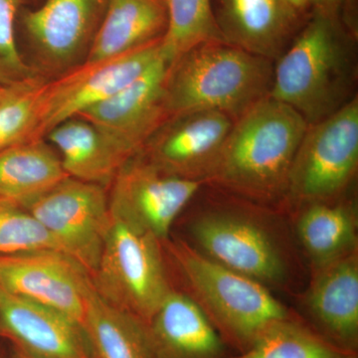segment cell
<instances>
[{
    "label": "cell",
    "mask_w": 358,
    "mask_h": 358,
    "mask_svg": "<svg viewBox=\"0 0 358 358\" xmlns=\"http://www.w3.org/2000/svg\"><path fill=\"white\" fill-rule=\"evenodd\" d=\"M45 138L59 150L70 178L109 188L131 155L91 122L73 117L51 129Z\"/></svg>",
    "instance_id": "19"
},
{
    "label": "cell",
    "mask_w": 358,
    "mask_h": 358,
    "mask_svg": "<svg viewBox=\"0 0 358 358\" xmlns=\"http://www.w3.org/2000/svg\"><path fill=\"white\" fill-rule=\"evenodd\" d=\"M48 78L44 75L0 85V152L39 140L41 96Z\"/></svg>",
    "instance_id": "25"
},
{
    "label": "cell",
    "mask_w": 358,
    "mask_h": 358,
    "mask_svg": "<svg viewBox=\"0 0 358 358\" xmlns=\"http://www.w3.org/2000/svg\"><path fill=\"white\" fill-rule=\"evenodd\" d=\"M274 61L227 43L206 42L176 59L166 85L171 117L214 110L236 120L270 95Z\"/></svg>",
    "instance_id": "3"
},
{
    "label": "cell",
    "mask_w": 358,
    "mask_h": 358,
    "mask_svg": "<svg viewBox=\"0 0 358 358\" xmlns=\"http://www.w3.org/2000/svg\"><path fill=\"white\" fill-rule=\"evenodd\" d=\"M11 350H13L14 357L15 358H30L29 357H27V355H23V353L17 352V350H13V348H11Z\"/></svg>",
    "instance_id": "32"
},
{
    "label": "cell",
    "mask_w": 358,
    "mask_h": 358,
    "mask_svg": "<svg viewBox=\"0 0 358 358\" xmlns=\"http://www.w3.org/2000/svg\"><path fill=\"white\" fill-rule=\"evenodd\" d=\"M60 157L45 138L0 152V199L21 206L67 178Z\"/></svg>",
    "instance_id": "21"
},
{
    "label": "cell",
    "mask_w": 358,
    "mask_h": 358,
    "mask_svg": "<svg viewBox=\"0 0 358 358\" xmlns=\"http://www.w3.org/2000/svg\"><path fill=\"white\" fill-rule=\"evenodd\" d=\"M234 120L214 110H195L169 120L140 154L159 171L203 182L210 178Z\"/></svg>",
    "instance_id": "13"
},
{
    "label": "cell",
    "mask_w": 358,
    "mask_h": 358,
    "mask_svg": "<svg viewBox=\"0 0 358 358\" xmlns=\"http://www.w3.org/2000/svg\"><path fill=\"white\" fill-rule=\"evenodd\" d=\"M345 2L346 0H310V6H313V10L341 14V9Z\"/></svg>",
    "instance_id": "29"
},
{
    "label": "cell",
    "mask_w": 358,
    "mask_h": 358,
    "mask_svg": "<svg viewBox=\"0 0 358 358\" xmlns=\"http://www.w3.org/2000/svg\"><path fill=\"white\" fill-rule=\"evenodd\" d=\"M171 65V59L162 52L154 64L131 84L77 117L100 129L131 157L140 154L152 134L171 117L166 85Z\"/></svg>",
    "instance_id": "12"
},
{
    "label": "cell",
    "mask_w": 358,
    "mask_h": 358,
    "mask_svg": "<svg viewBox=\"0 0 358 358\" xmlns=\"http://www.w3.org/2000/svg\"><path fill=\"white\" fill-rule=\"evenodd\" d=\"M91 277L96 294L106 303L145 324L171 289L159 240L113 218Z\"/></svg>",
    "instance_id": "5"
},
{
    "label": "cell",
    "mask_w": 358,
    "mask_h": 358,
    "mask_svg": "<svg viewBox=\"0 0 358 358\" xmlns=\"http://www.w3.org/2000/svg\"><path fill=\"white\" fill-rule=\"evenodd\" d=\"M169 25L162 49L174 62L185 52L206 42H226L211 0H167Z\"/></svg>",
    "instance_id": "26"
},
{
    "label": "cell",
    "mask_w": 358,
    "mask_h": 358,
    "mask_svg": "<svg viewBox=\"0 0 358 358\" xmlns=\"http://www.w3.org/2000/svg\"><path fill=\"white\" fill-rule=\"evenodd\" d=\"M0 288L64 313L84 327L94 285L88 270L73 257L45 249L0 256Z\"/></svg>",
    "instance_id": "10"
},
{
    "label": "cell",
    "mask_w": 358,
    "mask_h": 358,
    "mask_svg": "<svg viewBox=\"0 0 358 358\" xmlns=\"http://www.w3.org/2000/svg\"><path fill=\"white\" fill-rule=\"evenodd\" d=\"M201 185L202 181L164 173L141 154L134 155L108 188L110 216L164 241L174 220Z\"/></svg>",
    "instance_id": "9"
},
{
    "label": "cell",
    "mask_w": 358,
    "mask_h": 358,
    "mask_svg": "<svg viewBox=\"0 0 358 358\" xmlns=\"http://www.w3.org/2000/svg\"><path fill=\"white\" fill-rule=\"evenodd\" d=\"M50 233L59 248L92 275L112 224L108 188L67 178L24 205Z\"/></svg>",
    "instance_id": "6"
},
{
    "label": "cell",
    "mask_w": 358,
    "mask_h": 358,
    "mask_svg": "<svg viewBox=\"0 0 358 358\" xmlns=\"http://www.w3.org/2000/svg\"><path fill=\"white\" fill-rule=\"evenodd\" d=\"M0 339H2L1 327H0Z\"/></svg>",
    "instance_id": "33"
},
{
    "label": "cell",
    "mask_w": 358,
    "mask_h": 358,
    "mask_svg": "<svg viewBox=\"0 0 358 358\" xmlns=\"http://www.w3.org/2000/svg\"><path fill=\"white\" fill-rule=\"evenodd\" d=\"M181 273L211 310L224 343L245 352L271 322L289 317L260 282L224 267L182 242L167 244Z\"/></svg>",
    "instance_id": "4"
},
{
    "label": "cell",
    "mask_w": 358,
    "mask_h": 358,
    "mask_svg": "<svg viewBox=\"0 0 358 358\" xmlns=\"http://www.w3.org/2000/svg\"><path fill=\"white\" fill-rule=\"evenodd\" d=\"M307 122L270 95L235 120L211 178L256 199L288 192L289 173Z\"/></svg>",
    "instance_id": "2"
},
{
    "label": "cell",
    "mask_w": 358,
    "mask_h": 358,
    "mask_svg": "<svg viewBox=\"0 0 358 358\" xmlns=\"http://www.w3.org/2000/svg\"><path fill=\"white\" fill-rule=\"evenodd\" d=\"M106 6L107 0H47L25 11L22 23L38 72L52 79L86 61Z\"/></svg>",
    "instance_id": "11"
},
{
    "label": "cell",
    "mask_w": 358,
    "mask_h": 358,
    "mask_svg": "<svg viewBox=\"0 0 358 358\" xmlns=\"http://www.w3.org/2000/svg\"><path fill=\"white\" fill-rule=\"evenodd\" d=\"M215 16L227 43L274 62L293 41L301 20L287 0H220Z\"/></svg>",
    "instance_id": "16"
},
{
    "label": "cell",
    "mask_w": 358,
    "mask_h": 358,
    "mask_svg": "<svg viewBox=\"0 0 358 358\" xmlns=\"http://www.w3.org/2000/svg\"><path fill=\"white\" fill-rule=\"evenodd\" d=\"M162 40L112 57L84 61L45 85L38 138L96 103L108 100L145 72L162 55Z\"/></svg>",
    "instance_id": "8"
},
{
    "label": "cell",
    "mask_w": 358,
    "mask_h": 358,
    "mask_svg": "<svg viewBox=\"0 0 358 358\" xmlns=\"http://www.w3.org/2000/svg\"><path fill=\"white\" fill-rule=\"evenodd\" d=\"M287 1L301 16L310 6V0H287Z\"/></svg>",
    "instance_id": "30"
},
{
    "label": "cell",
    "mask_w": 358,
    "mask_h": 358,
    "mask_svg": "<svg viewBox=\"0 0 358 358\" xmlns=\"http://www.w3.org/2000/svg\"><path fill=\"white\" fill-rule=\"evenodd\" d=\"M22 0H0V85L15 83L41 74L27 64L18 50L14 20Z\"/></svg>",
    "instance_id": "28"
},
{
    "label": "cell",
    "mask_w": 358,
    "mask_h": 358,
    "mask_svg": "<svg viewBox=\"0 0 358 358\" xmlns=\"http://www.w3.org/2000/svg\"><path fill=\"white\" fill-rule=\"evenodd\" d=\"M145 326L154 358H228L208 315L185 294L171 289Z\"/></svg>",
    "instance_id": "17"
},
{
    "label": "cell",
    "mask_w": 358,
    "mask_h": 358,
    "mask_svg": "<svg viewBox=\"0 0 358 358\" xmlns=\"http://www.w3.org/2000/svg\"><path fill=\"white\" fill-rule=\"evenodd\" d=\"M197 243L224 267L258 282H277L284 275V264L270 238L243 219L210 215L193 226Z\"/></svg>",
    "instance_id": "15"
},
{
    "label": "cell",
    "mask_w": 358,
    "mask_h": 358,
    "mask_svg": "<svg viewBox=\"0 0 358 358\" xmlns=\"http://www.w3.org/2000/svg\"><path fill=\"white\" fill-rule=\"evenodd\" d=\"M358 164V98L317 124L308 126L294 157L288 192L317 201L338 194Z\"/></svg>",
    "instance_id": "7"
},
{
    "label": "cell",
    "mask_w": 358,
    "mask_h": 358,
    "mask_svg": "<svg viewBox=\"0 0 358 358\" xmlns=\"http://www.w3.org/2000/svg\"><path fill=\"white\" fill-rule=\"evenodd\" d=\"M308 296V308L320 334L355 352L358 341V266L353 257L324 267Z\"/></svg>",
    "instance_id": "18"
},
{
    "label": "cell",
    "mask_w": 358,
    "mask_h": 358,
    "mask_svg": "<svg viewBox=\"0 0 358 358\" xmlns=\"http://www.w3.org/2000/svg\"><path fill=\"white\" fill-rule=\"evenodd\" d=\"M84 327L95 358H154L145 322L106 303L95 288Z\"/></svg>",
    "instance_id": "22"
},
{
    "label": "cell",
    "mask_w": 358,
    "mask_h": 358,
    "mask_svg": "<svg viewBox=\"0 0 358 358\" xmlns=\"http://www.w3.org/2000/svg\"><path fill=\"white\" fill-rule=\"evenodd\" d=\"M229 358H357L289 317L271 322L245 352Z\"/></svg>",
    "instance_id": "23"
},
{
    "label": "cell",
    "mask_w": 358,
    "mask_h": 358,
    "mask_svg": "<svg viewBox=\"0 0 358 358\" xmlns=\"http://www.w3.org/2000/svg\"><path fill=\"white\" fill-rule=\"evenodd\" d=\"M0 358H15L13 352V350L10 352H7L4 348H0Z\"/></svg>",
    "instance_id": "31"
},
{
    "label": "cell",
    "mask_w": 358,
    "mask_h": 358,
    "mask_svg": "<svg viewBox=\"0 0 358 358\" xmlns=\"http://www.w3.org/2000/svg\"><path fill=\"white\" fill-rule=\"evenodd\" d=\"M45 249L62 251L50 233L25 207L0 199V256Z\"/></svg>",
    "instance_id": "27"
},
{
    "label": "cell",
    "mask_w": 358,
    "mask_h": 358,
    "mask_svg": "<svg viewBox=\"0 0 358 358\" xmlns=\"http://www.w3.org/2000/svg\"><path fill=\"white\" fill-rule=\"evenodd\" d=\"M355 31L341 14L313 10L307 24L275 61L270 96L317 124L355 98Z\"/></svg>",
    "instance_id": "1"
},
{
    "label": "cell",
    "mask_w": 358,
    "mask_h": 358,
    "mask_svg": "<svg viewBox=\"0 0 358 358\" xmlns=\"http://www.w3.org/2000/svg\"><path fill=\"white\" fill-rule=\"evenodd\" d=\"M167 25V0H107L86 61L112 57L160 41Z\"/></svg>",
    "instance_id": "20"
},
{
    "label": "cell",
    "mask_w": 358,
    "mask_h": 358,
    "mask_svg": "<svg viewBox=\"0 0 358 358\" xmlns=\"http://www.w3.org/2000/svg\"><path fill=\"white\" fill-rule=\"evenodd\" d=\"M298 233L308 255L326 267L355 244V221L345 207L315 204L301 216Z\"/></svg>",
    "instance_id": "24"
},
{
    "label": "cell",
    "mask_w": 358,
    "mask_h": 358,
    "mask_svg": "<svg viewBox=\"0 0 358 358\" xmlns=\"http://www.w3.org/2000/svg\"><path fill=\"white\" fill-rule=\"evenodd\" d=\"M2 339L30 358H95L81 324L0 288Z\"/></svg>",
    "instance_id": "14"
}]
</instances>
